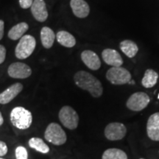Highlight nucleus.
Masks as SVG:
<instances>
[{"instance_id":"obj_1","label":"nucleus","mask_w":159,"mask_h":159,"mask_svg":"<svg viewBox=\"0 0 159 159\" xmlns=\"http://www.w3.org/2000/svg\"><path fill=\"white\" fill-rule=\"evenodd\" d=\"M74 81L83 90L89 91L93 97L98 98L103 93L102 83L96 77L85 71H77L74 76Z\"/></svg>"},{"instance_id":"obj_2","label":"nucleus","mask_w":159,"mask_h":159,"mask_svg":"<svg viewBox=\"0 0 159 159\" xmlns=\"http://www.w3.org/2000/svg\"><path fill=\"white\" fill-rule=\"evenodd\" d=\"M11 121L13 125L19 130H26L33 123V115L31 112L24 107H16L11 111Z\"/></svg>"},{"instance_id":"obj_3","label":"nucleus","mask_w":159,"mask_h":159,"mask_svg":"<svg viewBox=\"0 0 159 159\" xmlns=\"http://www.w3.org/2000/svg\"><path fill=\"white\" fill-rule=\"evenodd\" d=\"M36 46L35 38L30 35H25L21 38L15 49L16 57L19 59H26L33 54Z\"/></svg>"},{"instance_id":"obj_4","label":"nucleus","mask_w":159,"mask_h":159,"mask_svg":"<svg viewBox=\"0 0 159 159\" xmlns=\"http://www.w3.org/2000/svg\"><path fill=\"white\" fill-rule=\"evenodd\" d=\"M44 138L47 142L60 146L64 144L67 140L66 134L61 125L52 122L47 126L44 132Z\"/></svg>"},{"instance_id":"obj_5","label":"nucleus","mask_w":159,"mask_h":159,"mask_svg":"<svg viewBox=\"0 0 159 159\" xmlns=\"http://www.w3.org/2000/svg\"><path fill=\"white\" fill-rule=\"evenodd\" d=\"M106 78L111 84L125 85L130 83L131 74L128 69L122 66L111 67L107 71Z\"/></svg>"},{"instance_id":"obj_6","label":"nucleus","mask_w":159,"mask_h":159,"mask_svg":"<svg viewBox=\"0 0 159 159\" xmlns=\"http://www.w3.org/2000/svg\"><path fill=\"white\" fill-rule=\"evenodd\" d=\"M59 119L65 128L69 130H75L79 123V116L74 108L69 105H65L59 111Z\"/></svg>"},{"instance_id":"obj_7","label":"nucleus","mask_w":159,"mask_h":159,"mask_svg":"<svg viewBox=\"0 0 159 159\" xmlns=\"http://www.w3.org/2000/svg\"><path fill=\"white\" fill-rule=\"evenodd\" d=\"M150 102L149 95L145 92L139 91L134 93L129 97L126 102V106L130 111H141L146 108Z\"/></svg>"},{"instance_id":"obj_8","label":"nucleus","mask_w":159,"mask_h":159,"mask_svg":"<svg viewBox=\"0 0 159 159\" xmlns=\"http://www.w3.org/2000/svg\"><path fill=\"white\" fill-rule=\"evenodd\" d=\"M105 136L110 141H118L122 139L127 134L125 125L120 122H111L105 127Z\"/></svg>"},{"instance_id":"obj_9","label":"nucleus","mask_w":159,"mask_h":159,"mask_svg":"<svg viewBox=\"0 0 159 159\" xmlns=\"http://www.w3.org/2000/svg\"><path fill=\"white\" fill-rule=\"evenodd\" d=\"M7 73L12 78L26 79L31 75L32 69L26 63L16 62L9 66Z\"/></svg>"},{"instance_id":"obj_10","label":"nucleus","mask_w":159,"mask_h":159,"mask_svg":"<svg viewBox=\"0 0 159 159\" xmlns=\"http://www.w3.org/2000/svg\"><path fill=\"white\" fill-rule=\"evenodd\" d=\"M147 134L151 140L159 142V112L149 117L147 122Z\"/></svg>"},{"instance_id":"obj_11","label":"nucleus","mask_w":159,"mask_h":159,"mask_svg":"<svg viewBox=\"0 0 159 159\" xmlns=\"http://www.w3.org/2000/svg\"><path fill=\"white\" fill-rule=\"evenodd\" d=\"M104 62L112 67H119L123 64V59L121 55L114 49H105L102 52Z\"/></svg>"},{"instance_id":"obj_12","label":"nucleus","mask_w":159,"mask_h":159,"mask_svg":"<svg viewBox=\"0 0 159 159\" xmlns=\"http://www.w3.org/2000/svg\"><path fill=\"white\" fill-rule=\"evenodd\" d=\"M81 60L91 70L97 71L101 67L100 59L96 52L91 50H84L81 53Z\"/></svg>"},{"instance_id":"obj_13","label":"nucleus","mask_w":159,"mask_h":159,"mask_svg":"<svg viewBox=\"0 0 159 159\" xmlns=\"http://www.w3.org/2000/svg\"><path fill=\"white\" fill-rule=\"evenodd\" d=\"M30 7L32 14L38 21L43 22L47 20L48 17V12L43 0H34Z\"/></svg>"},{"instance_id":"obj_14","label":"nucleus","mask_w":159,"mask_h":159,"mask_svg":"<svg viewBox=\"0 0 159 159\" xmlns=\"http://www.w3.org/2000/svg\"><path fill=\"white\" fill-rule=\"evenodd\" d=\"M22 90L23 85L20 83H16L11 85L0 94V104L5 105L11 102Z\"/></svg>"},{"instance_id":"obj_15","label":"nucleus","mask_w":159,"mask_h":159,"mask_svg":"<svg viewBox=\"0 0 159 159\" xmlns=\"http://www.w3.org/2000/svg\"><path fill=\"white\" fill-rule=\"evenodd\" d=\"M70 6L74 15L80 19L86 18L90 13L89 4L84 0H71Z\"/></svg>"},{"instance_id":"obj_16","label":"nucleus","mask_w":159,"mask_h":159,"mask_svg":"<svg viewBox=\"0 0 159 159\" xmlns=\"http://www.w3.org/2000/svg\"><path fill=\"white\" fill-rule=\"evenodd\" d=\"M119 48L127 57L133 58L139 52L138 46L131 40H124L119 43Z\"/></svg>"},{"instance_id":"obj_17","label":"nucleus","mask_w":159,"mask_h":159,"mask_svg":"<svg viewBox=\"0 0 159 159\" xmlns=\"http://www.w3.org/2000/svg\"><path fill=\"white\" fill-rule=\"evenodd\" d=\"M56 35L54 31L48 27H43L41 30V40L43 47L46 49H49L54 43Z\"/></svg>"},{"instance_id":"obj_18","label":"nucleus","mask_w":159,"mask_h":159,"mask_svg":"<svg viewBox=\"0 0 159 159\" xmlns=\"http://www.w3.org/2000/svg\"><path fill=\"white\" fill-rule=\"evenodd\" d=\"M56 39L57 42L61 45H62L63 47L71 48L76 44L75 38L73 36V35H71L67 31H59L56 34Z\"/></svg>"},{"instance_id":"obj_19","label":"nucleus","mask_w":159,"mask_h":159,"mask_svg":"<svg viewBox=\"0 0 159 159\" xmlns=\"http://www.w3.org/2000/svg\"><path fill=\"white\" fill-rule=\"evenodd\" d=\"M158 80V74L153 69H148L145 71L142 84L144 88L151 89L156 85Z\"/></svg>"},{"instance_id":"obj_20","label":"nucleus","mask_w":159,"mask_h":159,"mask_svg":"<svg viewBox=\"0 0 159 159\" xmlns=\"http://www.w3.org/2000/svg\"><path fill=\"white\" fill-rule=\"evenodd\" d=\"M29 26L26 22H21L15 25L8 32V37L12 40H18L24 36V34L28 30Z\"/></svg>"},{"instance_id":"obj_21","label":"nucleus","mask_w":159,"mask_h":159,"mask_svg":"<svg viewBox=\"0 0 159 159\" xmlns=\"http://www.w3.org/2000/svg\"><path fill=\"white\" fill-rule=\"evenodd\" d=\"M29 146L32 149H34L38 152L43 154H47L49 152V148L41 139L33 137L29 140Z\"/></svg>"},{"instance_id":"obj_22","label":"nucleus","mask_w":159,"mask_h":159,"mask_svg":"<svg viewBox=\"0 0 159 159\" xmlns=\"http://www.w3.org/2000/svg\"><path fill=\"white\" fill-rule=\"evenodd\" d=\"M102 159H128L124 151L117 148L108 149L103 152Z\"/></svg>"},{"instance_id":"obj_23","label":"nucleus","mask_w":159,"mask_h":159,"mask_svg":"<svg viewBox=\"0 0 159 159\" xmlns=\"http://www.w3.org/2000/svg\"><path fill=\"white\" fill-rule=\"evenodd\" d=\"M15 155L16 159H28V152L23 146H19L16 148Z\"/></svg>"},{"instance_id":"obj_24","label":"nucleus","mask_w":159,"mask_h":159,"mask_svg":"<svg viewBox=\"0 0 159 159\" xmlns=\"http://www.w3.org/2000/svg\"><path fill=\"white\" fill-rule=\"evenodd\" d=\"M33 3V0H19V5L23 9H27L30 7Z\"/></svg>"},{"instance_id":"obj_25","label":"nucleus","mask_w":159,"mask_h":159,"mask_svg":"<svg viewBox=\"0 0 159 159\" xmlns=\"http://www.w3.org/2000/svg\"><path fill=\"white\" fill-rule=\"evenodd\" d=\"M7 146L2 141H0V157L4 156L7 152Z\"/></svg>"},{"instance_id":"obj_26","label":"nucleus","mask_w":159,"mask_h":159,"mask_svg":"<svg viewBox=\"0 0 159 159\" xmlns=\"http://www.w3.org/2000/svg\"><path fill=\"white\" fill-rule=\"evenodd\" d=\"M6 49L2 45H0V64L2 63L5 60Z\"/></svg>"},{"instance_id":"obj_27","label":"nucleus","mask_w":159,"mask_h":159,"mask_svg":"<svg viewBox=\"0 0 159 159\" xmlns=\"http://www.w3.org/2000/svg\"><path fill=\"white\" fill-rule=\"evenodd\" d=\"M4 27H5V23L2 20H0V40L3 38Z\"/></svg>"},{"instance_id":"obj_28","label":"nucleus","mask_w":159,"mask_h":159,"mask_svg":"<svg viewBox=\"0 0 159 159\" xmlns=\"http://www.w3.org/2000/svg\"><path fill=\"white\" fill-rule=\"evenodd\" d=\"M3 122H4L3 116H2V113L0 112V126H1V125H2Z\"/></svg>"},{"instance_id":"obj_29","label":"nucleus","mask_w":159,"mask_h":159,"mask_svg":"<svg viewBox=\"0 0 159 159\" xmlns=\"http://www.w3.org/2000/svg\"><path fill=\"white\" fill-rule=\"evenodd\" d=\"M0 159H5V158H0Z\"/></svg>"},{"instance_id":"obj_30","label":"nucleus","mask_w":159,"mask_h":159,"mask_svg":"<svg viewBox=\"0 0 159 159\" xmlns=\"http://www.w3.org/2000/svg\"><path fill=\"white\" fill-rule=\"evenodd\" d=\"M158 98H159V94H158Z\"/></svg>"},{"instance_id":"obj_31","label":"nucleus","mask_w":159,"mask_h":159,"mask_svg":"<svg viewBox=\"0 0 159 159\" xmlns=\"http://www.w3.org/2000/svg\"><path fill=\"white\" fill-rule=\"evenodd\" d=\"M140 159H144V158H140Z\"/></svg>"}]
</instances>
